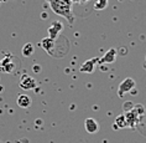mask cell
I'll use <instances>...</instances> for the list:
<instances>
[{
    "mask_svg": "<svg viewBox=\"0 0 146 143\" xmlns=\"http://www.w3.org/2000/svg\"><path fill=\"white\" fill-rule=\"evenodd\" d=\"M14 68H15V65L11 61V55H8V56H5L4 58L0 60V71L10 74V72L14 71Z\"/></svg>",
    "mask_w": 146,
    "mask_h": 143,
    "instance_id": "obj_3",
    "label": "cell"
},
{
    "mask_svg": "<svg viewBox=\"0 0 146 143\" xmlns=\"http://www.w3.org/2000/svg\"><path fill=\"white\" fill-rule=\"evenodd\" d=\"M0 143H1V142H0Z\"/></svg>",
    "mask_w": 146,
    "mask_h": 143,
    "instance_id": "obj_20",
    "label": "cell"
},
{
    "mask_svg": "<svg viewBox=\"0 0 146 143\" xmlns=\"http://www.w3.org/2000/svg\"><path fill=\"white\" fill-rule=\"evenodd\" d=\"M145 67H146V66H145Z\"/></svg>",
    "mask_w": 146,
    "mask_h": 143,
    "instance_id": "obj_19",
    "label": "cell"
},
{
    "mask_svg": "<svg viewBox=\"0 0 146 143\" xmlns=\"http://www.w3.org/2000/svg\"><path fill=\"white\" fill-rule=\"evenodd\" d=\"M20 87L23 90H32L36 87V80L29 75H24L20 80Z\"/></svg>",
    "mask_w": 146,
    "mask_h": 143,
    "instance_id": "obj_5",
    "label": "cell"
},
{
    "mask_svg": "<svg viewBox=\"0 0 146 143\" xmlns=\"http://www.w3.org/2000/svg\"><path fill=\"white\" fill-rule=\"evenodd\" d=\"M34 51H35L34 45H32L31 42H27V44H25V45L23 46V49H21V54H23V56H25V57H30L31 55L34 54Z\"/></svg>",
    "mask_w": 146,
    "mask_h": 143,
    "instance_id": "obj_11",
    "label": "cell"
},
{
    "mask_svg": "<svg viewBox=\"0 0 146 143\" xmlns=\"http://www.w3.org/2000/svg\"><path fill=\"white\" fill-rule=\"evenodd\" d=\"M108 6V0H97L94 4V9L96 10H103Z\"/></svg>",
    "mask_w": 146,
    "mask_h": 143,
    "instance_id": "obj_13",
    "label": "cell"
},
{
    "mask_svg": "<svg viewBox=\"0 0 146 143\" xmlns=\"http://www.w3.org/2000/svg\"><path fill=\"white\" fill-rule=\"evenodd\" d=\"M134 103H133V102H130V101H126L125 102V103H124V112H130L131 111V109H133L134 108Z\"/></svg>",
    "mask_w": 146,
    "mask_h": 143,
    "instance_id": "obj_14",
    "label": "cell"
},
{
    "mask_svg": "<svg viewBox=\"0 0 146 143\" xmlns=\"http://www.w3.org/2000/svg\"><path fill=\"white\" fill-rule=\"evenodd\" d=\"M1 91H3V87H1V86H0V92H1Z\"/></svg>",
    "mask_w": 146,
    "mask_h": 143,
    "instance_id": "obj_16",
    "label": "cell"
},
{
    "mask_svg": "<svg viewBox=\"0 0 146 143\" xmlns=\"http://www.w3.org/2000/svg\"><path fill=\"white\" fill-rule=\"evenodd\" d=\"M98 60H99V57L87 60L84 64L81 66V71L82 72H87V74H92V72L94 71V68H96V66L98 65Z\"/></svg>",
    "mask_w": 146,
    "mask_h": 143,
    "instance_id": "obj_7",
    "label": "cell"
},
{
    "mask_svg": "<svg viewBox=\"0 0 146 143\" xmlns=\"http://www.w3.org/2000/svg\"><path fill=\"white\" fill-rule=\"evenodd\" d=\"M84 127H86V131L88 133H97L98 130H99V124L94 118H87L84 121Z\"/></svg>",
    "mask_w": 146,
    "mask_h": 143,
    "instance_id": "obj_8",
    "label": "cell"
},
{
    "mask_svg": "<svg viewBox=\"0 0 146 143\" xmlns=\"http://www.w3.org/2000/svg\"><path fill=\"white\" fill-rule=\"evenodd\" d=\"M17 106L19 107H21V108H27V107H30L31 106V98H30V96L29 95H25V93H23V95H19V97H17Z\"/></svg>",
    "mask_w": 146,
    "mask_h": 143,
    "instance_id": "obj_9",
    "label": "cell"
},
{
    "mask_svg": "<svg viewBox=\"0 0 146 143\" xmlns=\"http://www.w3.org/2000/svg\"><path fill=\"white\" fill-rule=\"evenodd\" d=\"M62 30H63V25H62L60 21H53V23L51 24V26L48 28V36H50V39L56 40L58 36H60Z\"/></svg>",
    "mask_w": 146,
    "mask_h": 143,
    "instance_id": "obj_4",
    "label": "cell"
},
{
    "mask_svg": "<svg viewBox=\"0 0 146 143\" xmlns=\"http://www.w3.org/2000/svg\"><path fill=\"white\" fill-rule=\"evenodd\" d=\"M41 45H42V47L50 55H52V49H53V46H54V40L50 39V38H46V39H43L42 41H41Z\"/></svg>",
    "mask_w": 146,
    "mask_h": 143,
    "instance_id": "obj_10",
    "label": "cell"
},
{
    "mask_svg": "<svg viewBox=\"0 0 146 143\" xmlns=\"http://www.w3.org/2000/svg\"><path fill=\"white\" fill-rule=\"evenodd\" d=\"M115 126H118L119 128H125L126 126V121H125V116L121 115V116H118L115 120Z\"/></svg>",
    "mask_w": 146,
    "mask_h": 143,
    "instance_id": "obj_12",
    "label": "cell"
},
{
    "mask_svg": "<svg viewBox=\"0 0 146 143\" xmlns=\"http://www.w3.org/2000/svg\"><path fill=\"white\" fill-rule=\"evenodd\" d=\"M135 86H136V82H135V80L131 79V77H126L125 80H123V81L120 82L119 90H118V96L119 97H123L125 93L130 92V91H133L135 89Z\"/></svg>",
    "mask_w": 146,
    "mask_h": 143,
    "instance_id": "obj_2",
    "label": "cell"
},
{
    "mask_svg": "<svg viewBox=\"0 0 146 143\" xmlns=\"http://www.w3.org/2000/svg\"><path fill=\"white\" fill-rule=\"evenodd\" d=\"M32 70H34L35 72H38V71H40V67H38V65H35L34 67H32Z\"/></svg>",
    "mask_w": 146,
    "mask_h": 143,
    "instance_id": "obj_15",
    "label": "cell"
},
{
    "mask_svg": "<svg viewBox=\"0 0 146 143\" xmlns=\"http://www.w3.org/2000/svg\"><path fill=\"white\" fill-rule=\"evenodd\" d=\"M115 60H116V50L110 49L105 52V55L103 57L98 60V64H99V66L103 65V64H113Z\"/></svg>",
    "mask_w": 146,
    "mask_h": 143,
    "instance_id": "obj_6",
    "label": "cell"
},
{
    "mask_svg": "<svg viewBox=\"0 0 146 143\" xmlns=\"http://www.w3.org/2000/svg\"><path fill=\"white\" fill-rule=\"evenodd\" d=\"M51 9L53 10L58 15H62L67 19L69 23H73L74 17H72V13H71V8H69V3L63 1V0H48Z\"/></svg>",
    "mask_w": 146,
    "mask_h": 143,
    "instance_id": "obj_1",
    "label": "cell"
},
{
    "mask_svg": "<svg viewBox=\"0 0 146 143\" xmlns=\"http://www.w3.org/2000/svg\"><path fill=\"white\" fill-rule=\"evenodd\" d=\"M145 66H146V56H145Z\"/></svg>",
    "mask_w": 146,
    "mask_h": 143,
    "instance_id": "obj_17",
    "label": "cell"
},
{
    "mask_svg": "<svg viewBox=\"0 0 146 143\" xmlns=\"http://www.w3.org/2000/svg\"><path fill=\"white\" fill-rule=\"evenodd\" d=\"M119 1H123V0H119Z\"/></svg>",
    "mask_w": 146,
    "mask_h": 143,
    "instance_id": "obj_18",
    "label": "cell"
}]
</instances>
